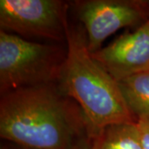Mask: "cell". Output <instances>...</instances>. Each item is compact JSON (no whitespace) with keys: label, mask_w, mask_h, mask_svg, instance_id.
I'll return each mask as SVG.
<instances>
[{"label":"cell","mask_w":149,"mask_h":149,"mask_svg":"<svg viewBox=\"0 0 149 149\" xmlns=\"http://www.w3.org/2000/svg\"><path fill=\"white\" fill-rule=\"evenodd\" d=\"M92 141L96 149H143L136 123L109 125Z\"/></svg>","instance_id":"cell-8"},{"label":"cell","mask_w":149,"mask_h":149,"mask_svg":"<svg viewBox=\"0 0 149 149\" xmlns=\"http://www.w3.org/2000/svg\"><path fill=\"white\" fill-rule=\"evenodd\" d=\"M58 46L0 31L1 95L24 87L57 83L66 58Z\"/></svg>","instance_id":"cell-3"},{"label":"cell","mask_w":149,"mask_h":149,"mask_svg":"<svg viewBox=\"0 0 149 149\" xmlns=\"http://www.w3.org/2000/svg\"><path fill=\"white\" fill-rule=\"evenodd\" d=\"M65 41L66 58L57 84L83 112L88 137L95 139L111 124L137 122L117 81L91 56L86 35L68 22Z\"/></svg>","instance_id":"cell-2"},{"label":"cell","mask_w":149,"mask_h":149,"mask_svg":"<svg viewBox=\"0 0 149 149\" xmlns=\"http://www.w3.org/2000/svg\"><path fill=\"white\" fill-rule=\"evenodd\" d=\"M140 141L143 149H149V119L139 118L136 122Z\"/></svg>","instance_id":"cell-9"},{"label":"cell","mask_w":149,"mask_h":149,"mask_svg":"<svg viewBox=\"0 0 149 149\" xmlns=\"http://www.w3.org/2000/svg\"><path fill=\"white\" fill-rule=\"evenodd\" d=\"M67 4L59 0H1L0 27L27 37L65 39Z\"/></svg>","instance_id":"cell-4"},{"label":"cell","mask_w":149,"mask_h":149,"mask_svg":"<svg viewBox=\"0 0 149 149\" xmlns=\"http://www.w3.org/2000/svg\"><path fill=\"white\" fill-rule=\"evenodd\" d=\"M88 136L79 105L57 83L24 87L1 95L0 137L27 149H72Z\"/></svg>","instance_id":"cell-1"},{"label":"cell","mask_w":149,"mask_h":149,"mask_svg":"<svg viewBox=\"0 0 149 149\" xmlns=\"http://www.w3.org/2000/svg\"><path fill=\"white\" fill-rule=\"evenodd\" d=\"M10 149H27V148H21V147H18V146H13V147H11L9 148Z\"/></svg>","instance_id":"cell-11"},{"label":"cell","mask_w":149,"mask_h":149,"mask_svg":"<svg viewBox=\"0 0 149 149\" xmlns=\"http://www.w3.org/2000/svg\"><path fill=\"white\" fill-rule=\"evenodd\" d=\"M91 54L117 82L149 70V19L134 32H126Z\"/></svg>","instance_id":"cell-6"},{"label":"cell","mask_w":149,"mask_h":149,"mask_svg":"<svg viewBox=\"0 0 149 149\" xmlns=\"http://www.w3.org/2000/svg\"><path fill=\"white\" fill-rule=\"evenodd\" d=\"M1 149H10V148H5V147H4V148H3V147H2V148Z\"/></svg>","instance_id":"cell-12"},{"label":"cell","mask_w":149,"mask_h":149,"mask_svg":"<svg viewBox=\"0 0 149 149\" xmlns=\"http://www.w3.org/2000/svg\"><path fill=\"white\" fill-rule=\"evenodd\" d=\"M72 149H96L92 139L87 135L80 139L73 146Z\"/></svg>","instance_id":"cell-10"},{"label":"cell","mask_w":149,"mask_h":149,"mask_svg":"<svg viewBox=\"0 0 149 149\" xmlns=\"http://www.w3.org/2000/svg\"><path fill=\"white\" fill-rule=\"evenodd\" d=\"M91 53L102 48L113 33L126 27H140L149 19V1L86 0L76 2Z\"/></svg>","instance_id":"cell-5"},{"label":"cell","mask_w":149,"mask_h":149,"mask_svg":"<svg viewBox=\"0 0 149 149\" xmlns=\"http://www.w3.org/2000/svg\"><path fill=\"white\" fill-rule=\"evenodd\" d=\"M129 111L136 120L149 119V70L118 81Z\"/></svg>","instance_id":"cell-7"}]
</instances>
